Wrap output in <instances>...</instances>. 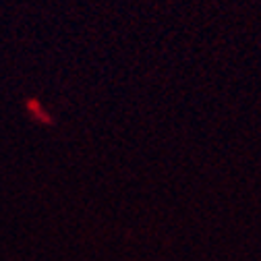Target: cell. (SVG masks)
Segmentation results:
<instances>
[]
</instances>
